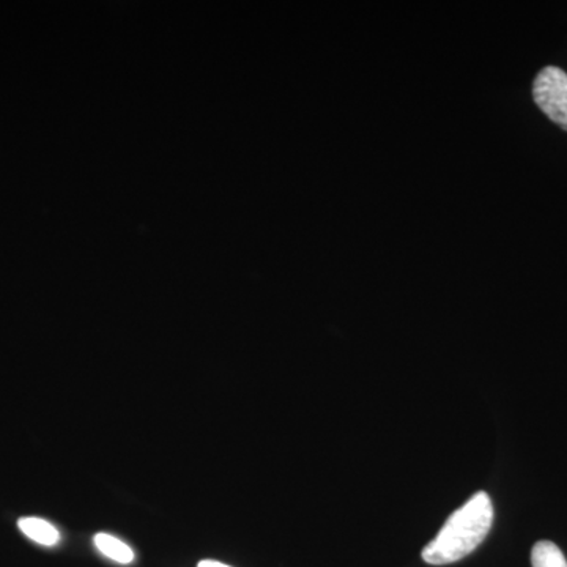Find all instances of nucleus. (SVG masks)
Returning <instances> with one entry per match:
<instances>
[{"mask_svg": "<svg viewBox=\"0 0 567 567\" xmlns=\"http://www.w3.org/2000/svg\"><path fill=\"white\" fill-rule=\"evenodd\" d=\"M494 522V506L486 492H477L461 509L454 511L439 535L424 547L429 565L443 566L465 558L488 535Z\"/></svg>", "mask_w": 567, "mask_h": 567, "instance_id": "f257e3e1", "label": "nucleus"}, {"mask_svg": "<svg viewBox=\"0 0 567 567\" xmlns=\"http://www.w3.org/2000/svg\"><path fill=\"white\" fill-rule=\"evenodd\" d=\"M533 96L539 110L567 132V74L558 66H547L537 74Z\"/></svg>", "mask_w": 567, "mask_h": 567, "instance_id": "f03ea898", "label": "nucleus"}, {"mask_svg": "<svg viewBox=\"0 0 567 567\" xmlns=\"http://www.w3.org/2000/svg\"><path fill=\"white\" fill-rule=\"evenodd\" d=\"M18 527L29 539L35 540L40 546L52 547L61 539V533L50 522L39 517H24L18 522Z\"/></svg>", "mask_w": 567, "mask_h": 567, "instance_id": "7ed1b4c3", "label": "nucleus"}, {"mask_svg": "<svg viewBox=\"0 0 567 567\" xmlns=\"http://www.w3.org/2000/svg\"><path fill=\"white\" fill-rule=\"evenodd\" d=\"M96 548L104 555V557L114 559V561L121 563V565H130L134 559V554L130 546L122 543L117 537L106 535V533H100L93 539Z\"/></svg>", "mask_w": 567, "mask_h": 567, "instance_id": "20e7f679", "label": "nucleus"}, {"mask_svg": "<svg viewBox=\"0 0 567 567\" xmlns=\"http://www.w3.org/2000/svg\"><path fill=\"white\" fill-rule=\"evenodd\" d=\"M533 567H567L563 551L550 540H539L532 550Z\"/></svg>", "mask_w": 567, "mask_h": 567, "instance_id": "39448f33", "label": "nucleus"}, {"mask_svg": "<svg viewBox=\"0 0 567 567\" xmlns=\"http://www.w3.org/2000/svg\"><path fill=\"white\" fill-rule=\"evenodd\" d=\"M197 567H230V566L224 565V563L213 561V559H204V561H200L199 566H197Z\"/></svg>", "mask_w": 567, "mask_h": 567, "instance_id": "423d86ee", "label": "nucleus"}]
</instances>
